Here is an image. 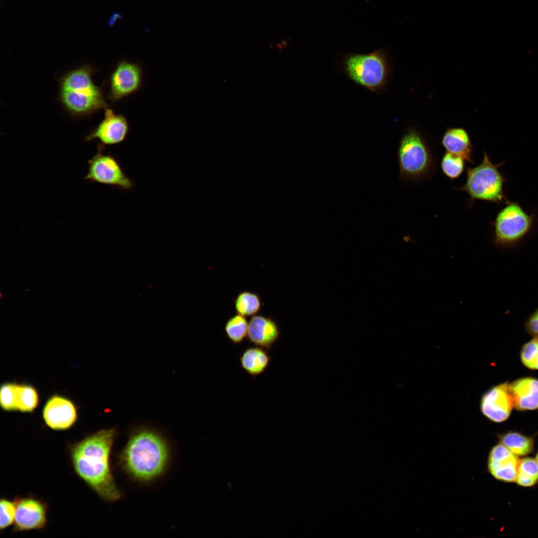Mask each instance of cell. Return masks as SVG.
<instances>
[{"label":"cell","instance_id":"6da1fadb","mask_svg":"<svg viewBox=\"0 0 538 538\" xmlns=\"http://www.w3.org/2000/svg\"><path fill=\"white\" fill-rule=\"evenodd\" d=\"M116 435V428L104 429L72 444L69 448L71 462L76 475L108 502L116 501L122 497L110 462Z\"/></svg>","mask_w":538,"mask_h":538},{"label":"cell","instance_id":"7a4b0ae2","mask_svg":"<svg viewBox=\"0 0 538 538\" xmlns=\"http://www.w3.org/2000/svg\"><path fill=\"white\" fill-rule=\"evenodd\" d=\"M170 451L163 436L147 428L134 430L119 456L121 468L133 479L148 482L160 476L169 462Z\"/></svg>","mask_w":538,"mask_h":538},{"label":"cell","instance_id":"3957f363","mask_svg":"<svg viewBox=\"0 0 538 538\" xmlns=\"http://www.w3.org/2000/svg\"><path fill=\"white\" fill-rule=\"evenodd\" d=\"M92 70L88 66L74 69L60 80L59 97L72 115L82 116L108 108L103 92L92 79Z\"/></svg>","mask_w":538,"mask_h":538},{"label":"cell","instance_id":"277c9868","mask_svg":"<svg viewBox=\"0 0 538 538\" xmlns=\"http://www.w3.org/2000/svg\"><path fill=\"white\" fill-rule=\"evenodd\" d=\"M342 68L354 83L375 93L384 88L390 73L389 59L383 48L367 54H346Z\"/></svg>","mask_w":538,"mask_h":538},{"label":"cell","instance_id":"5b68a950","mask_svg":"<svg viewBox=\"0 0 538 538\" xmlns=\"http://www.w3.org/2000/svg\"><path fill=\"white\" fill-rule=\"evenodd\" d=\"M400 178L405 181L417 180L429 175L434 160L419 134L407 131L401 139L398 151Z\"/></svg>","mask_w":538,"mask_h":538},{"label":"cell","instance_id":"8992f818","mask_svg":"<svg viewBox=\"0 0 538 538\" xmlns=\"http://www.w3.org/2000/svg\"><path fill=\"white\" fill-rule=\"evenodd\" d=\"M465 184L458 189L469 195L471 204L480 200L499 203L503 199L504 179L498 166L491 161L486 152L481 163L473 168L467 167Z\"/></svg>","mask_w":538,"mask_h":538},{"label":"cell","instance_id":"52a82bcc","mask_svg":"<svg viewBox=\"0 0 538 538\" xmlns=\"http://www.w3.org/2000/svg\"><path fill=\"white\" fill-rule=\"evenodd\" d=\"M103 147L100 144L97 153L88 160V170L84 179L124 190L131 189L134 187L133 182L113 156L103 152Z\"/></svg>","mask_w":538,"mask_h":538},{"label":"cell","instance_id":"ba28073f","mask_svg":"<svg viewBox=\"0 0 538 538\" xmlns=\"http://www.w3.org/2000/svg\"><path fill=\"white\" fill-rule=\"evenodd\" d=\"M532 219L521 207L511 203L497 215L495 221V242L498 245L515 242L529 231Z\"/></svg>","mask_w":538,"mask_h":538},{"label":"cell","instance_id":"9c48e42d","mask_svg":"<svg viewBox=\"0 0 538 538\" xmlns=\"http://www.w3.org/2000/svg\"><path fill=\"white\" fill-rule=\"evenodd\" d=\"M142 82L143 71L140 65L120 61L110 75L107 98L113 102L121 100L139 91Z\"/></svg>","mask_w":538,"mask_h":538},{"label":"cell","instance_id":"30bf717a","mask_svg":"<svg viewBox=\"0 0 538 538\" xmlns=\"http://www.w3.org/2000/svg\"><path fill=\"white\" fill-rule=\"evenodd\" d=\"M15 517L13 531L22 532L44 529L47 522V506L33 497H24L14 500Z\"/></svg>","mask_w":538,"mask_h":538},{"label":"cell","instance_id":"8fae6325","mask_svg":"<svg viewBox=\"0 0 538 538\" xmlns=\"http://www.w3.org/2000/svg\"><path fill=\"white\" fill-rule=\"evenodd\" d=\"M480 408L482 414L493 422L507 419L514 408L509 383L499 384L487 391L482 397Z\"/></svg>","mask_w":538,"mask_h":538},{"label":"cell","instance_id":"7c38bea8","mask_svg":"<svg viewBox=\"0 0 538 538\" xmlns=\"http://www.w3.org/2000/svg\"><path fill=\"white\" fill-rule=\"evenodd\" d=\"M46 424L54 430H65L76 421L77 412L74 403L62 396L54 395L46 402L42 411Z\"/></svg>","mask_w":538,"mask_h":538},{"label":"cell","instance_id":"4fadbf2b","mask_svg":"<svg viewBox=\"0 0 538 538\" xmlns=\"http://www.w3.org/2000/svg\"><path fill=\"white\" fill-rule=\"evenodd\" d=\"M130 127L123 115L116 114L110 108L105 109L104 118L98 126L86 136L90 141L98 139L102 145H113L123 142L127 137Z\"/></svg>","mask_w":538,"mask_h":538},{"label":"cell","instance_id":"5bb4252c","mask_svg":"<svg viewBox=\"0 0 538 538\" xmlns=\"http://www.w3.org/2000/svg\"><path fill=\"white\" fill-rule=\"evenodd\" d=\"M520 460L516 455L502 444L491 449L488 458V468L496 479L507 482L516 481Z\"/></svg>","mask_w":538,"mask_h":538},{"label":"cell","instance_id":"9a60e30c","mask_svg":"<svg viewBox=\"0 0 538 538\" xmlns=\"http://www.w3.org/2000/svg\"><path fill=\"white\" fill-rule=\"evenodd\" d=\"M276 322L270 317L255 315L249 321L247 337L257 346L270 349L279 337Z\"/></svg>","mask_w":538,"mask_h":538},{"label":"cell","instance_id":"2e32d148","mask_svg":"<svg viewBox=\"0 0 538 538\" xmlns=\"http://www.w3.org/2000/svg\"><path fill=\"white\" fill-rule=\"evenodd\" d=\"M509 386L514 408L521 411L538 408V379L523 378L509 384Z\"/></svg>","mask_w":538,"mask_h":538},{"label":"cell","instance_id":"e0dca14e","mask_svg":"<svg viewBox=\"0 0 538 538\" xmlns=\"http://www.w3.org/2000/svg\"><path fill=\"white\" fill-rule=\"evenodd\" d=\"M441 143L446 151L459 155L472 164V145L466 130L462 128H450L444 134Z\"/></svg>","mask_w":538,"mask_h":538},{"label":"cell","instance_id":"ac0fdd59","mask_svg":"<svg viewBox=\"0 0 538 538\" xmlns=\"http://www.w3.org/2000/svg\"><path fill=\"white\" fill-rule=\"evenodd\" d=\"M270 357L263 348L249 347L244 350L240 361L242 368L250 375L256 377L267 368Z\"/></svg>","mask_w":538,"mask_h":538},{"label":"cell","instance_id":"d6986e66","mask_svg":"<svg viewBox=\"0 0 538 538\" xmlns=\"http://www.w3.org/2000/svg\"><path fill=\"white\" fill-rule=\"evenodd\" d=\"M501 444L516 455L530 453L533 448L532 438L517 432H509L500 436Z\"/></svg>","mask_w":538,"mask_h":538},{"label":"cell","instance_id":"ffe728a7","mask_svg":"<svg viewBox=\"0 0 538 538\" xmlns=\"http://www.w3.org/2000/svg\"><path fill=\"white\" fill-rule=\"evenodd\" d=\"M262 306L261 298L257 293L243 291L240 292L235 300V308L238 314L244 316L256 315Z\"/></svg>","mask_w":538,"mask_h":538},{"label":"cell","instance_id":"44dd1931","mask_svg":"<svg viewBox=\"0 0 538 538\" xmlns=\"http://www.w3.org/2000/svg\"><path fill=\"white\" fill-rule=\"evenodd\" d=\"M39 402L38 393L34 387L25 384H17V411L31 412Z\"/></svg>","mask_w":538,"mask_h":538},{"label":"cell","instance_id":"7402d4cb","mask_svg":"<svg viewBox=\"0 0 538 538\" xmlns=\"http://www.w3.org/2000/svg\"><path fill=\"white\" fill-rule=\"evenodd\" d=\"M248 325L249 322L246 316L237 313L227 321L225 332L232 343L238 344L247 337Z\"/></svg>","mask_w":538,"mask_h":538},{"label":"cell","instance_id":"603a6c76","mask_svg":"<svg viewBox=\"0 0 538 538\" xmlns=\"http://www.w3.org/2000/svg\"><path fill=\"white\" fill-rule=\"evenodd\" d=\"M538 480V465L536 460L526 458L520 460L516 482L522 486H532Z\"/></svg>","mask_w":538,"mask_h":538},{"label":"cell","instance_id":"cb8c5ba5","mask_svg":"<svg viewBox=\"0 0 538 538\" xmlns=\"http://www.w3.org/2000/svg\"><path fill=\"white\" fill-rule=\"evenodd\" d=\"M443 174L451 180L459 177L465 168V159L461 156L446 151L440 163Z\"/></svg>","mask_w":538,"mask_h":538},{"label":"cell","instance_id":"d4e9b609","mask_svg":"<svg viewBox=\"0 0 538 538\" xmlns=\"http://www.w3.org/2000/svg\"><path fill=\"white\" fill-rule=\"evenodd\" d=\"M17 384L12 382L3 383L0 390V404L3 410L17 411Z\"/></svg>","mask_w":538,"mask_h":538},{"label":"cell","instance_id":"484cf974","mask_svg":"<svg viewBox=\"0 0 538 538\" xmlns=\"http://www.w3.org/2000/svg\"><path fill=\"white\" fill-rule=\"evenodd\" d=\"M520 357L522 363L527 368L538 370V338L534 337L523 346Z\"/></svg>","mask_w":538,"mask_h":538},{"label":"cell","instance_id":"4316f807","mask_svg":"<svg viewBox=\"0 0 538 538\" xmlns=\"http://www.w3.org/2000/svg\"><path fill=\"white\" fill-rule=\"evenodd\" d=\"M15 517V501L4 498L0 501V529L4 530L14 524Z\"/></svg>","mask_w":538,"mask_h":538},{"label":"cell","instance_id":"83f0119b","mask_svg":"<svg viewBox=\"0 0 538 538\" xmlns=\"http://www.w3.org/2000/svg\"><path fill=\"white\" fill-rule=\"evenodd\" d=\"M525 327L534 337L538 338V308L528 318Z\"/></svg>","mask_w":538,"mask_h":538},{"label":"cell","instance_id":"f1b7e54d","mask_svg":"<svg viewBox=\"0 0 538 538\" xmlns=\"http://www.w3.org/2000/svg\"><path fill=\"white\" fill-rule=\"evenodd\" d=\"M536 461H537V464H538V454H537V456H536Z\"/></svg>","mask_w":538,"mask_h":538}]
</instances>
